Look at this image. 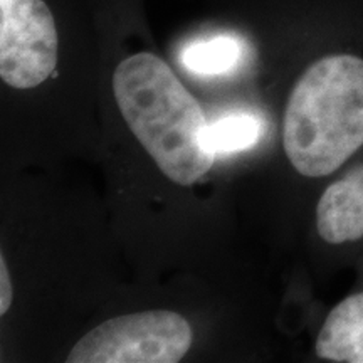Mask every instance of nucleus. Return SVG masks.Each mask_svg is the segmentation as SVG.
Instances as JSON below:
<instances>
[{
    "instance_id": "f257e3e1",
    "label": "nucleus",
    "mask_w": 363,
    "mask_h": 363,
    "mask_svg": "<svg viewBox=\"0 0 363 363\" xmlns=\"http://www.w3.org/2000/svg\"><path fill=\"white\" fill-rule=\"evenodd\" d=\"M283 148L293 170L326 180L363 150V48L315 54L289 91Z\"/></svg>"
},
{
    "instance_id": "f03ea898",
    "label": "nucleus",
    "mask_w": 363,
    "mask_h": 363,
    "mask_svg": "<svg viewBox=\"0 0 363 363\" xmlns=\"http://www.w3.org/2000/svg\"><path fill=\"white\" fill-rule=\"evenodd\" d=\"M113 93L128 128L167 179L192 185L214 165L201 104L163 59L136 52L116 66Z\"/></svg>"
},
{
    "instance_id": "7ed1b4c3",
    "label": "nucleus",
    "mask_w": 363,
    "mask_h": 363,
    "mask_svg": "<svg viewBox=\"0 0 363 363\" xmlns=\"http://www.w3.org/2000/svg\"><path fill=\"white\" fill-rule=\"evenodd\" d=\"M192 328L179 313L153 310L106 320L74 345L69 363H177L192 347Z\"/></svg>"
},
{
    "instance_id": "20e7f679",
    "label": "nucleus",
    "mask_w": 363,
    "mask_h": 363,
    "mask_svg": "<svg viewBox=\"0 0 363 363\" xmlns=\"http://www.w3.org/2000/svg\"><path fill=\"white\" fill-rule=\"evenodd\" d=\"M59 35L44 0H0V78L11 88L43 84L57 65Z\"/></svg>"
},
{
    "instance_id": "39448f33",
    "label": "nucleus",
    "mask_w": 363,
    "mask_h": 363,
    "mask_svg": "<svg viewBox=\"0 0 363 363\" xmlns=\"http://www.w3.org/2000/svg\"><path fill=\"white\" fill-rule=\"evenodd\" d=\"M315 234L328 249L363 244V158L330 177L315 203Z\"/></svg>"
},
{
    "instance_id": "423d86ee",
    "label": "nucleus",
    "mask_w": 363,
    "mask_h": 363,
    "mask_svg": "<svg viewBox=\"0 0 363 363\" xmlns=\"http://www.w3.org/2000/svg\"><path fill=\"white\" fill-rule=\"evenodd\" d=\"M315 353L325 362L363 363V289L348 294L326 315Z\"/></svg>"
},
{
    "instance_id": "0eeeda50",
    "label": "nucleus",
    "mask_w": 363,
    "mask_h": 363,
    "mask_svg": "<svg viewBox=\"0 0 363 363\" xmlns=\"http://www.w3.org/2000/svg\"><path fill=\"white\" fill-rule=\"evenodd\" d=\"M242 54L244 45L238 38L214 35L185 45L180 52V62L192 74L214 78L235 71Z\"/></svg>"
},
{
    "instance_id": "6e6552de",
    "label": "nucleus",
    "mask_w": 363,
    "mask_h": 363,
    "mask_svg": "<svg viewBox=\"0 0 363 363\" xmlns=\"http://www.w3.org/2000/svg\"><path fill=\"white\" fill-rule=\"evenodd\" d=\"M264 123L252 113H229L208 125L207 145L216 155L252 148L261 140Z\"/></svg>"
},
{
    "instance_id": "1a4fd4ad",
    "label": "nucleus",
    "mask_w": 363,
    "mask_h": 363,
    "mask_svg": "<svg viewBox=\"0 0 363 363\" xmlns=\"http://www.w3.org/2000/svg\"><path fill=\"white\" fill-rule=\"evenodd\" d=\"M12 283L9 276L7 262L4 256L0 257V315H6L12 305Z\"/></svg>"
}]
</instances>
